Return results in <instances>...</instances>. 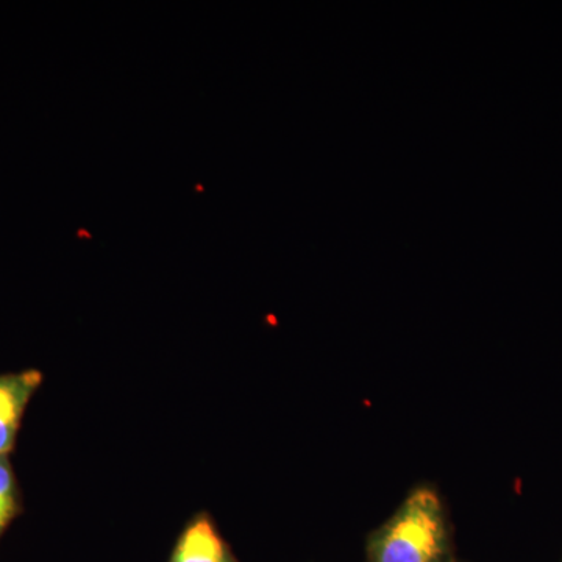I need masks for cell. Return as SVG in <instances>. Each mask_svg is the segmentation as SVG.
<instances>
[{
  "mask_svg": "<svg viewBox=\"0 0 562 562\" xmlns=\"http://www.w3.org/2000/svg\"><path fill=\"white\" fill-rule=\"evenodd\" d=\"M366 562H458L442 495L422 483L366 541Z\"/></svg>",
  "mask_w": 562,
  "mask_h": 562,
  "instance_id": "6da1fadb",
  "label": "cell"
},
{
  "mask_svg": "<svg viewBox=\"0 0 562 562\" xmlns=\"http://www.w3.org/2000/svg\"><path fill=\"white\" fill-rule=\"evenodd\" d=\"M43 382L44 375L36 369L0 373V458L16 449L25 412Z\"/></svg>",
  "mask_w": 562,
  "mask_h": 562,
  "instance_id": "7a4b0ae2",
  "label": "cell"
},
{
  "mask_svg": "<svg viewBox=\"0 0 562 562\" xmlns=\"http://www.w3.org/2000/svg\"><path fill=\"white\" fill-rule=\"evenodd\" d=\"M168 562H241L209 512L192 514L181 528Z\"/></svg>",
  "mask_w": 562,
  "mask_h": 562,
  "instance_id": "3957f363",
  "label": "cell"
},
{
  "mask_svg": "<svg viewBox=\"0 0 562 562\" xmlns=\"http://www.w3.org/2000/svg\"><path fill=\"white\" fill-rule=\"evenodd\" d=\"M24 514V495L10 457L0 458V541L18 517Z\"/></svg>",
  "mask_w": 562,
  "mask_h": 562,
  "instance_id": "277c9868",
  "label": "cell"
}]
</instances>
